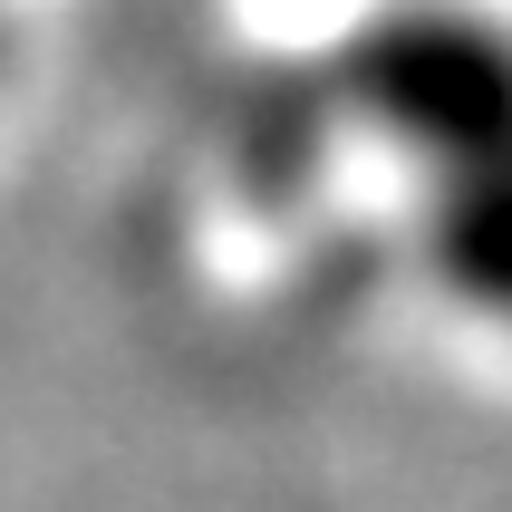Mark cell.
Listing matches in <instances>:
<instances>
[{"mask_svg":"<svg viewBox=\"0 0 512 512\" xmlns=\"http://www.w3.org/2000/svg\"><path fill=\"white\" fill-rule=\"evenodd\" d=\"M339 87L368 126L445 165V184L512 155V39L474 10L416 0V10L368 20L358 49L339 58Z\"/></svg>","mask_w":512,"mask_h":512,"instance_id":"cell-1","label":"cell"},{"mask_svg":"<svg viewBox=\"0 0 512 512\" xmlns=\"http://www.w3.org/2000/svg\"><path fill=\"white\" fill-rule=\"evenodd\" d=\"M435 271L464 300L512 310V155L445 184V203H435Z\"/></svg>","mask_w":512,"mask_h":512,"instance_id":"cell-2","label":"cell"}]
</instances>
